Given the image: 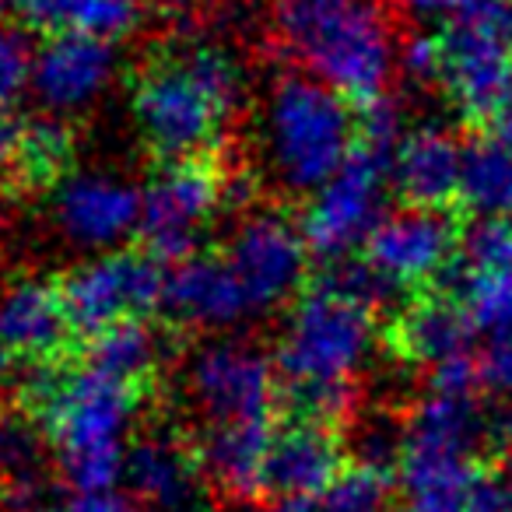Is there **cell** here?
Here are the masks:
<instances>
[{"mask_svg": "<svg viewBox=\"0 0 512 512\" xmlns=\"http://www.w3.org/2000/svg\"><path fill=\"white\" fill-rule=\"evenodd\" d=\"M463 144L439 123H421L404 134L390 155V186L407 207H442L460 197Z\"/></svg>", "mask_w": 512, "mask_h": 512, "instance_id": "obj_19", "label": "cell"}, {"mask_svg": "<svg viewBox=\"0 0 512 512\" xmlns=\"http://www.w3.org/2000/svg\"><path fill=\"white\" fill-rule=\"evenodd\" d=\"M355 127H358V144H365V148L379 151L386 158L397 151V144L411 130L404 123V109H400V102L393 95H376V99L362 102V109L355 116Z\"/></svg>", "mask_w": 512, "mask_h": 512, "instance_id": "obj_31", "label": "cell"}, {"mask_svg": "<svg viewBox=\"0 0 512 512\" xmlns=\"http://www.w3.org/2000/svg\"><path fill=\"white\" fill-rule=\"evenodd\" d=\"M271 421H235V425H207L197 442L204 477L225 498H246L267 491V453H271Z\"/></svg>", "mask_w": 512, "mask_h": 512, "instance_id": "obj_20", "label": "cell"}, {"mask_svg": "<svg viewBox=\"0 0 512 512\" xmlns=\"http://www.w3.org/2000/svg\"><path fill=\"white\" fill-rule=\"evenodd\" d=\"M18 151H22V127L0 109V183L18 169Z\"/></svg>", "mask_w": 512, "mask_h": 512, "instance_id": "obj_37", "label": "cell"}, {"mask_svg": "<svg viewBox=\"0 0 512 512\" xmlns=\"http://www.w3.org/2000/svg\"><path fill=\"white\" fill-rule=\"evenodd\" d=\"M491 134H495L498 141H505L512 148V109L505 116H498L495 123H491Z\"/></svg>", "mask_w": 512, "mask_h": 512, "instance_id": "obj_40", "label": "cell"}, {"mask_svg": "<svg viewBox=\"0 0 512 512\" xmlns=\"http://www.w3.org/2000/svg\"><path fill=\"white\" fill-rule=\"evenodd\" d=\"M165 337L158 334L151 323L130 320L120 327L106 330V334L92 337L88 348V365L106 376L120 379L127 386H141L144 379H151L165 362Z\"/></svg>", "mask_w": 512, "mask_h": 512, "instance_id": "obj_26", "label": "cell"}, {"mask_svg": "<svg viewBox=\"0 0 512 512\" xmlns=\"http://www.w3.org/2000/svg\"><path fill=\"white\" fill-rule=\"evenodd\" d=\"M386 190H390V158L358 144L351 158L309 197L302 214V235L323 264L351 260L365 249L376 225L386 218Z\"/></svg>", "mask_w": 512, "mask_h": 512, "instance_id": "obj_7", "label": "cell"}, {"mask_svg": "<svg viewBox=\"0 0 512 512\" xmlns=\"http://www.w3.org/2000/svg\"><path fill=\"white\" fill-rule=\"evenodd\" d=\"M449 274L456 278V299L470 313L477 334H512V267L467 271L453 264Z\"/></svg>", "mask_w": 512, "mask_h": 512, "instance_id": "obj_27", "label": "cell"}, {"mask_svg": "<svg viewBox=\"0 0 512 512\" xmlns=\"http://www.w3.org/2000/svg\"><path fill=\"white\" fill-rule=\"evenodd\" d=\"M43 439L46 435H39V428L22 418L0 421V474L8 481L43 474Z\"/></svg>", "mask_w": 512, "mask_h": 512, "instance_id": "obj_30", "label": "cell"}, {"mask_svg": "<svg viewBox=\"0 0 512 512\" xmlns=\"http://www.w3.org/2000/svg\"><path fill=\"white\" fill-rule=\"evenodd\" d=\"M221 256L239 278L253 316H271L306 285L313 249L302 235V221H292L278 207H264L239 218Z\"/></svg>", "mask_w": 512, "mask_h": 512, "instance_id": "obj_10", "label": "cell"}, {"mask_svg": "<svg viewBox=\"0 0 512 512\" xmlns=\"http://www.w3.org/2000/svg\"><path fill=\"white\" fill-rule=\"evenodd\" d=\"M25 400L43 421L60 477L71 491H109L123 481L134 446L137 386L106 372L50 369L43 365L25 379Z\"/></svg>", "mask_w": 512, "mask_h": 512, "instance_id": "obj_1", "label": "cell"}, {"mask_svg": "<svg viewBox=\"0 0 512 512\" xmlns=\"http://www.w3.org/2000/svg\"><path fill=\"white\" fill-rule=\"evenodd\" d=\"M11 365H15V355H11V351L4 348V344H0V386H4L11 379Z\"/></svg>", "mask_w": 512, "mask_h": 512, "instance_id": "obj_41", "label": "cell"}, {"mask_svg": "<svg viewBox=\"0 0 512 512\" xmlns=\"http://www.w3.org/2000/svg\"><path fill=\"white\" fill-rule=\"evenodd\" d=\"M113 39L88 32H57L36 50L32 92L53 116L85 113L116 81Z\"/></svg>", "mask_w": 512, "mask_h": 512, "instance_id": "obj_14", "label": "cell"}, {"mask_svg": "<svg viewBox=\"0 0 512 512\" xmlns=\"http://www.w3.org/2000/svg\"><path fill=\"white\" fill-rule=\"evenodd\" d=\"M460 200L481 221H512V148L495 134L463 148Z\"/></svg>", "mask_w": 512, "mask_h": 512, "instance_id": "obj_25", "label": "cell"}, {"mask_svg": "<svg viewBox=\"0 0 512 512\" xmlns=\"http://www.w3.org/2000/svg\"><path fill=\"white\" fill-rule=\"evenodd\" d=\"M165 278L158 256L137 249H109L81 260L64 278V302L74 330L99 337L130 320H144L165 302Z\"/></svg>", "mask_w": 512, "mask_h": 512, "instance_id": "obj_9", "label": "cell"}, {"mask_svg": "<svg viewBox=\"0 0 512 512\" xmlns=\"http://www.w3.org/2000/svg\"><path fill=\"white\" fill-rule=\"evenodd\" d=\"M502 449H505V467H509V474H512V425L505 428V435H502Z\"/></svg>", "mask_w": 512, "mask_h": 512, "instance_id": "obj_42", "label": "cell"}, {"mask_svg": "<svg viewBox=\"0 0 512 512\" xmlns=\"http://www.w3.org/2000/svg\"><path fill=\"white\" fill-rule=\"evenodd\" d=\"M477 376L488 393L512 400V334L484 337L477 351Z\"/></svg>", "mask_w": 512, "mask_h": 512, "instance_id": "obj_33", "label": "cell"}, {"mask_svg": "<svg viewBox=\"0 0 512 512\" xmlns=\"http://www.w3.org/2000/svg\"><path fill=\"white\" fill-rule=\"evenodd\" d=\"M400 453H404V428L390 425V421H372L358 435V463L362 467L386 470L393 460L400 463Z\"/></svg>", "mask_w": 512, "mask_h": 512, "instance_id": "obj_34", "label": "cell"}, {"mask_svg": "<svg viewBox=\"0 0 512 512\" xmlns=\"http://www.w3.org/2000/svg\"><path fill=\"white\" fill-rule=\"evenodd\" d=\"M390 509V481L386 470L351 467L330 484L323 495L313 498H285L271 512H386Z\"/></svg>", "mask_w": 512, "mask_h": 512, "instance_id": "obj_28", "label": "cell"}, {"mask_svg": "<svg viewBox=\"0 0 512 512\" xmlns=\"http://www.w3.org/2000/svg\"><path fill=\"white\" fill-rule=\"evenodd\" d=\"M474 334V320L453 295H428V299L411 302L397 320L400 355L425 369L470 355Z\"/></svg>", "mask_w": 512, "mask_h": 512, "instance_id": "obj_22", "label": "cell"}, {"mask_svg": "<svg viewBox=\"0 0 512 512\" xmlns=\"http://www.w3.org/2000/svg\"><path fill=\"white\" fill-rule=\"evenodd\" d=\"M228 207V176L214 165L190 158V162H165L148 183L141 186V239L151 256L162 260H186L197 256L200 242L211 235L218 214Z\"/></svg>", "mask_w": 512, "mask_h": 512, "instance_id": "obj_8", "label": "cell"}, {"mask_svg": "<svg viewBox=\"0 0 512 512\" xmlns=\"http://www.w3.org/2000/svg\"><path fill=\"white\" fill-rule=\"evenodd\" d=\"M467 512H512V484L509 481H481Z\"/></svg>", "mask_w": 512, "mask_h": 512, "instance_id": "obj_38", "label": "cell"}, {"mask_svg": "<svg viewBox=\"0 0 512 512\" xmlns=\"http://www.w3.org/2000/svg\"><path fill=\"white\" fill-rule=\"evenodd\" d=\"M4 288L8 285H4V256H0V292H4Z\"/></svg>", "mask_w": 512, "mask_h": 512, "instance_id": "obj_44", "label": "cell"}, {"mask_svg": "<svg viewBox=\"0 0 512 512\" xmlns=\"http://www.w3.org/2000/svg\"><path fill=\"white\" fill-rule=\"evenodd\" d=\"M46 512H137V502L123 491H67L64 498H53Z\"/></svg>", "mask_w": 512, "mask_h": 512, "instance_id": "obj_36", "label": "cell"}, {"mask_svg": "<svg viewBox=\"0 0 512 512\" xmlns=\"http://www.w3.org/2000/svg\"><path fill=\"white\" fill-rule=\"evenodd\" d=\"M141 141L162 162H190L214 148L232 116L190 74L176 50L158 53L141 67L130 95Z\"/></svg>", "mask_w": 512, "mask_h": 512, "instance_id": "obj_5", "label": "cell"}, {"mask_svg": "<svg viewBox=\"0 0 512 512\" xmlns=\"http://www.w3.org/2000/svg\"><path fill=\"white\" fill-rule=\"evenodd\" d=\"M439 85L463 120L495 123L512 109V46L470 18H453L439 36Z\"/></svg>", "mask_w": 512, "mask_h": 512, "instance_id": "obj_12", "label": "cell"}, {"mask_svg": "<svg viewBox=\"0 0 512 512\" xmlns=\"http://www.w3.org/2000/svg\"><path fill=\"white\" fill-rule=\"evenodd\" d=\"M32 53L29 39L11 25H0V109L18 102V95L32 85Z\"/></svg>", "mask_w": 512, "mask_h": 512, "instance_id": "obj_32", "label": "cell"}, {"mask_svg": "<svg viewBox=\"0 0 512 512\" xmlns=\"http://www.w3.org/2000/svg\"><path fill=\"white\" fill-rule=\"evenodd\" d=\"M123 481L130 498L151 512H193L204 498L207 477L197 446H186L172 432H151L134 439Z\"/></svg>", "mask_w": 512, "mask_h": 512, "instance_id": "obj_15", "label": "cell"}, {"mask_svg": "<svg viewBox=\"0 0 512 512\" xmlns=\"http://www.w3.org/2000/svg\"><path fill=\"white\" fill-rule=\"evenodd\" d=\"M344 474V449L334 425L316 418H295L274 428L267 453V491L285 498L323 495Z\"/></svg>", "mask_w": 512, "mask_h": 512, "instance_id": "obj_17", "label": "cell"}, {"mask_svg": "<svg viewBox=\"0 0 512 512\" xmlns=\"http://www.w3.org/2000/svg\"><path fill=\"white\" fill-rule=\"evenodd\" d=\"M165 309L183 327L221 334L253 316L239 278L232 274L225 256H186L165 278Z\"/></svg>", "mask_w": 512, "mask_h": 512, "instance_id": "obj_16", "label": "cell"}, {"mask_svg": "<svg viewBox=\"0 0 512 512\" xmlns=\"http://www.w3.org/2000/svg\"><path fill=\"white\" fill-rule=\"evenodd\" d=\"M155 4H162V8H172V11H179V8H186V4H193V0H155Z\"/></svg>", "mask_w": 512, "mask_h": 512, "instance_id": "obj_43", "label": "cell"}, {"mask_svg": "<svg viewBox=\"0 0 512 512\" xmlns=\"http://www.w3.org/2000/svg\"><path fill=\"white\" fill-rule=\"evenodd\" d=\"M183 397L207 425L267 421L278 400V362L239 337H214L193 348L179 372Z\"/></svg>", "mask_w": 512, "mask_h": 512, "instance_id": "obj_6", "label": "cell"}, {"mask_svg": "<svg viewBox=\"0 0 512 512\" xmlns=\"http://www.w3.org/2000/svg\"><path fill=\"white\" fill-rule=\"evenodd\" d=\"M376 337V309L330 281L295 302L274 362L302 418L330 425L355 411L358 379L376 355Z\"/></svg>", "mask_w": 512, "mask_h": 512, "instance_id": "obj_2", "label": "cell"}, {"mask_svg": "<svg viewBox=\"0 0 512 512\" xmlns=\"http://www.w3.org/2000/svg\"><path fill=\"white\" fill-rule=\"evenodd\" d=\"M407 11H414L418 18H460L467 8H474L477 0H404Z\"/></svg>", "mask_w": 512, "mask_h": 512, "instance_id": "obj_39", "label": "cell"}, {"mask_svg": "<svg viewBox=\"0 0 512 512\" xmlns=\"http://www.w3.org/2000/svg\"><path fill=\"white\" fill-rule=\"evenodd\" d=\"M267 15L299 71L344 99L369 102L386 95L400 46L379 0H267Z\"/></svg>", "mask_w": 512, "mask_h": 512, "instance_id": "obj_3", "label": "cell"}, {"mask_svg": "<svg viewBox=\"0 0 512 512\" xmlns=\"http://www.w3.org/2000/svg\"><path fill=\"white\" fill-rule=\"evenodd\" d=\"M397 474L404 512H467L484 481L477 456L411 442H404Z\"/></svg>", "mask_w": 512, "mask_h": 512, "instance_id": "obj_21", "label": "cell"}, {"mask_svg": "<svg viewBox=\"0 0 512 512\" xmlns=\"http://www.w3.org/2000/svg\"><path fill=\"white\" fill-rule=\"evenodd\" d=\"M74 323L64 288L46 278H18L0 292V344L15 358L50 362L64 351Z\"/></svg>", "mask_w": 512, "mask_h": 512, "instance_id": "obj_18", "label": "cell"}, {"mask_svg": "<svg viewBox=\"0 0 512 512\" xmlns=\"http://www.w3.org/2000/svg\"><path fill=\"white\" fill-rule=\"evenodd\" d=\"M46 218L60 242L81 253H109L141 232V186L106 169H78L57 179Z\"/></svg>", "mask_w": 512, "mask_h": 512, "instance_id": "obj_11", "label": "cell"}, {"mask_svg": "<svg viewBox=\"0 0 512 512\" xmlns=\"http://www.w3.org/2000/svg\"><path fill=\"white\" fill-rule=\"evenodd\" d=\"M460 228L435 207H400L376 225L365 242V260L393 288H418L446 278L460 256Z\"/></svg>", "mask_w": 512, "mask_h": 512, "instance_id": "obj_13", "label": "cell"}, {"mask_svg": "<svg viewBox=\"0 0 512 512\" xmlns=\"http://www.w3.org/2000/svg\"><path fill=\"white\" fill-rule=\"evenodd\" d=\"M491 418L474 393H435L428 390L414 404L411 418L404 425V442L411 446L456 449V453L477 456V449L488 442Z\"/></svg>", "mask_w": 512, "mask_h": 512, "instance_id": "obj_23", "label": "cell"}, {"mask_svg": "<svg viewBox=\"0 0 512 512\" xmlns=\"http://www.w3.org/2000/svg\"><path fill=\"white\" fill-rule=\"evenodd\" d=\"M400 67L411 81H439V67H442V46L439 36L432 32H414L411 39L400 43Z\"/></svg>", "mask_w": 512, "mask_h": 512, "instance_id": "obj_35", "label": "cell"}, {"mask_svg": "<svg viewBox=\"0 0 512 512\" xmlns=\"http://www.w3.org/2000/svg\"><path fill=\"white\" fill-rule=\"evenodd\" d=\"M358 127L348 99L306 71H281L267 85L256 120V144L281 193L313 197L351 158Z\"/></svg>", "mask_w": 512, "mask_h": 512, "instance_id": "obj_4", "label": "cell"}, {"mask_svg": "<svg viewBox=\"0 0 512 512\" xmlns=\"http://www.w3.org/2000/svg\"><path fill=\"white\" fill-rule=\"evenodd\" d=\"M0 11L50 36L88 32V36L116 39L134 32L141 22V0H0Z\"/></svg>", "mask_w": 512, "mask_h": 512, "instance_id": "obj_24", "label": "cell"}, {"mask_svg": "<svg viewBox=\"0 0 512 512\" xmlns=\"http://www.w3.org/2000/svg\"><path fill=\"white\" fill-rule=\"evenodd\" d=\"M74 155V134L64 116H39L22 127V151H18V172L29 183H57L64 179Z\"/></svg>", "mask_w": 512, "mask_h": 512, "instance_id": "obj_29", "label": "cell"}]
</instances>
